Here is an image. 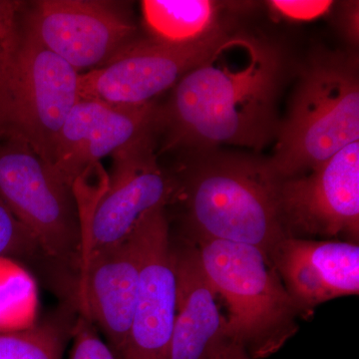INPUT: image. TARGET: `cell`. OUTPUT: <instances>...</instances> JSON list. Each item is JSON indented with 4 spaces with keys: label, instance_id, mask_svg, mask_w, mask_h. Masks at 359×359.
Segmentation results:
<instances>
[{
    "label": "cell",
    "instance_id": "cell-20",
    "mask_svg": "<svg viewBox=\"0 0 359 359\" xmlns=\"http://www.w3.org/2000/svg\"><path fill=\"white\" fill-rule=\"evenodd\" d=\"M273 13L292 21L316 20L332 11V1L309 0H273L268 2Z\"/></svg>",
    "mask_w": 359,
    "mask_h": 359
},
{
    "label": "cell",
    "instance_id": "cell-25",
    "mask_svg": "<svg viewBox=\"0 0 359 359\" xmlns=\"http://www.w3.org/2000/svg\"><path fill=\"white\" fill-rule=\"evenodd\" d=\"M4 123H2L1 120H0V128H1L2 126H4Z\"/></svg>",
    "mask_w": 359,
    "mask_h": 359
},
{
    "label": "cell",
    "instance_id": "cell-18",
    "mask_svg": "<svg viewBox=\"0 0 359 359\" xmlns=\"http://www.w3.org/2000/svg\"><path fill=\"white\" fill-rule=\"evenodd\" d=\"M69 316L65 309L39 325L0 332V359H62L65 341L76 320L71 323Z\"/></svg>",
    "mask_w": 359,
    "mask_h": 359
},
{
    "label": "cell",
    "instance_id": "cell-11",
    "mask_svg": "<svg viewBox=\"0 0 359 359\" xmlns=\"http://www.w3.org/2000/svg\"><path fill=\"white\" fill-rule=\"evenodd\" d=\"M130 233L140 257V280L123 359H169L177 278L166 208L149 212Z\"/></svg>",
    "mask_w": 359,
    "mask_h": 359
},
{
    "label": "cell",
    "instance_id": "cell-12",
    "mask_svg": "<svg viewBox=\"0 0 359 359\" xmlns=\"http://www.w3.org/2000/svg\"><path fill=\"white\" fill-rule=\"evenodd\" d=\"M158 118L156 101L124 106L79 99L59 133L52 166L75 187L106 156L149 137L158 138Z\"/></svg>",
    "mask_w": 359,
    "mask_h": 359
},
{
    "label": "cell",
    "instance_id": "cell-17",
    "mask_svg": "<svg viewBox=\"0 0 359 359\" xmlns=\"http://www.w3.org/2000/svg\"><path fill=\"white\" fill-rule=\"evenodd\" d=\"M0 259L20 261L50 282L66 302L77 297L79 280L47 255L36 238L0 199Z\"/></svg>",
    "mask_w": 359,
    "mask_h": 359
},
{
    "label": "cell",
    "instance_id": "cell-14",
    "mask_svg": "<svg viewBox=\"0 0 359 359\" xmlns=\"http://www.w3.org/2000/svg\"><path fill=\"white\" fill-rule=\"evenodd\" d=\"M269 261L301 313L337 297L358 294L355 243L287 237L276 245Z\"/></svg>",
    "mask_w": 359,
    "mask_h": 359
},
{
    "label": "cell",
    "instance_id": "cell-22",
    "mask_svg": "<svg viewBox=\"0 0 359 359\" xmlns=\"http://www.w3.org/2000/svg\"><path fill=\"white\" fill-rule=\"evenodd\" d=\"M14 39L11 41L0 39V120L4 124L8 108L9 65Z\"/></svg>",
    "mask_w": 359,
    "mask_h": 359
},
{
    "label": "cell",
    "instance_id": "cell-19",
    "mask_svg": "<svg viewBox=\"0 0 359 359\" xmlns=\"http://www.w3.org/2000/svg\"><path fill=\"white\" fill-rule=\"evenodd\" d=\"M71 335L73 346L69 359H118L85 314H78Z\"/></svg>",
    "mask_w": 359,
    "mask_h": 359
},
{
    "label": "cell",
    "instance_id": "cell-1",
    "mask_svg": "<svg viewBox=\"0 0 359 359\" xmlns=\"http://www.w3.org/2000/svg\"><path fill=\"white\" fill-rule=\"evenodd\" d=\"M290 73L280 44L236 25L159 105L161 152L223 145L262 150L276 140L278 103Z\"/></svg>",
    "mask_w": 359,
    "mask_h": 359
},
{
    "label": "cell",
    "instance_id": "cell-15",
    "mask_svg": "<svg viewBox=\"0 0 359 359\" xmlns=\"http://www.w3.org/2000/svg\"><path fill=\"white\" fill-rule=\"evenodd\" d=\"M177 306L169 359H212L230 341L219 294L201 264L195 245L173 248Z\"/></svg>",
    "mask_w": 359,
    "mask_h": 359
},
{
    "label": "cell",
    "instance_id": "cell-5",
    "mask_svg": "<svg viewBox=\"0 0 359 359\" xmlns=\"http://www.w3.org/2000/svg\"><path fill=\"white\" fill-rule=\"evenodd\" d=\"M0 199L47 255L80 283L85 229L75 187L6 125L0 128Z\"/></svg>",
    "mask_w": 359,
    "mask_h": 359
},
{
    "label": "cell",
    "instance_id": "cell-3",
    "mask_svg": "<svg viewBox=\"0 0 359 359\" xmlns=\"http://www.w3.org/2000/svg\"><path fill=\"white\" fill-rule=\"evenodd\" d=\"M359 141V69L355 53L321 50L297 73L289 110L280 123L271 167L280 179L320 166Z\"/></svg>",
    "mask_w": 359,
    "mask_h": 359
},
{
    "label": "cell",
    "instance_id": "cell-6",
    "mask_svg": "<svg viewBox=\"0 0 359 359\" xmlns=\"http://www.w3.org/2000/svg\"><path fill=\"white\" fill-rule=\"evenodd\" d=\"M79 75L18 22L11 49L4 125L22 135L50 165L61 128L79 100Z\"/></svg>",
    "mask_w": 359,
    "mask_h": 359
},
{
    "label": "cell",
    "instance_id": "cell-21",
    "mask_svg": "<svg viewBox=\"0 0 359 359\" xmlns=\"http://www.w3.org/2000/svg\"><path fill=\"white\" fill-rule=\"evenodd\" d=\"M25 4L23 1L0 0V39L7 41L14 39Z\"/></svg>",
    "mask_w": 359,
    "mask_h": 359
},
{
    "label": "cell",
    "instance_id": "cell-10",
    "mask_svg": "<svg viewBox=\"0 0 359 359\" xmlns=\"http://www.w3.org/2000/svg\"><path fill=\"white\" fill-rule=\"evenodd\" d=\"M231 29L188 46L163 43L150 37L136 39L102 67L79 75V99L124 106L155 102L210 55Z\"/></svg>",
    "mask_w": 359,
    "mask_h": 359
},
{
    "label": "cell",
    "instance_id": "cell-7",
    "mask_svg": "<svg viewBox=\"0 0 359 359\" xmlns=\"http://www.w3.org/2000/svg\"><path fill=\"white\" fill-rule=\"evenodd\" d=\"M20 23L45 48L62 58L78 73L102 67L138 39V27L122 2H25Z\"/></svg>",
    "mask_w": 359,
    "mask_h": 359
},
{
    "label": "cell",
    "instance_id": "cell-4",
    "mask_svg": "<svg viewBox=\"0 0 359 359\" xmlns=\"http://www.w3.org/2000/svg\"><path fill=\"white\" fill-rule=\"evenodd\" d=\"M201 264L228 309L226 335L252 359L268 358L289 340L301 311L261 250L228 241L194 240Z\"/></svg>",
    "mask_w": 359,
    "mask_h": 359
},
{
    "label": "cell",
    "instance_id": "cell-24",
    "mask_svg": "<svg viewBox=\"0 0 359 359\" xmlns=\"http://www.w3.org/2000/svg\"><path fill=\"white\" fill-rule=\"evenodd\" d=\"M212 359H252L242 346L235 342L226 341L223 344Z\"/></svg>",
    "mask_w": 359,
    "mask_h": 359
},
{
    "label": "cell",
    "instance_id": "cell-13",
    "mask_svg": "<svg viewBox=\"0 0 359 359\" xmlns=\"http://www.w3.org/2000/svg\"><path fill=\"white\" fill-rule=\"evenodd\" d=\"M140 257L131 233L121 243L87 252L78 309L98 327L123 359L138 297Z\"/></svg>",
    "mask_w": 359,
    "mask_h": 359
},
{
    "label": "cell",
    "instance_id": "cell-16",
    "mask_svg": "<svg viewBox=\"0 0 359 359\" xmlns=\"http://www.w3.org/2000/svg\"><path fill=\"white\" fill-rule=\"evenodd\" d=\"M237 2L211 0H144V25L150 39L163 43L188 46L203 43L236 25L231 14Z\"/></svg>",
    "mask_w": 359,
    "mask_h": 359
},
{
    "label": "cell",
    "instance_id": "cell-9",
    "mask_svg": "<svg viewBox=\"0 0 359 359\" xmlns=\"http://www.w3.org/2000/svg\"><path fill=\"white\" fill-rule=\"evenodd\" d=\"M149 137L113 154L112 173L85 231V255L121 243L146 214L172 203L175 182Z\"/></svg>",
    "mask_w": 359,
    "mask_h": 359
},
{
    "label": "cell",
    "instance_id": "cell-8",
    "mask_svg": "<svg viewBox=\"0 0 359 359\" xmlns=\"http://www.w3.org/2000/svg\"><path fill=\"white\" fill-rule=\"evenodd\" d=\"M280 217L287 237H359V141L308 173L282 179Z\"/></svg>",
    "mask_w": 359,
    "mask_h": 359
},
{
    "label": "cell",
    "instance_id": "cell-23",
    "mask_svg": "<svg viewBox=\"0 0 359 359\" xmlns=\"http://www.w3.org/2000/svg\"><path fill=\"white\" fill-rule=\"evenodd\" d=\"M342 21L347 39L353 43L358 42V2H346L342 9Z\"/></svg>",
    "mask_w": 359,
    "mask_h": 359
},
{
    "label": "cell",
    "instance_id": "cell-2",
    "mask_svg": "<svg viewBox=\"0 0 359 359\" xmlns=\"http://www.w3.org/2000/svg\"><path fill=\"white\" fill-rule=\"evenodd\" d=\"M173 172L180 201L196 238L256 247L271 257L287 238L280 217V185L269 158L221 148L180 153Z\"/></svg>",
    "mask_w": 359,
    "mask_h": 359
}]
</instances>
